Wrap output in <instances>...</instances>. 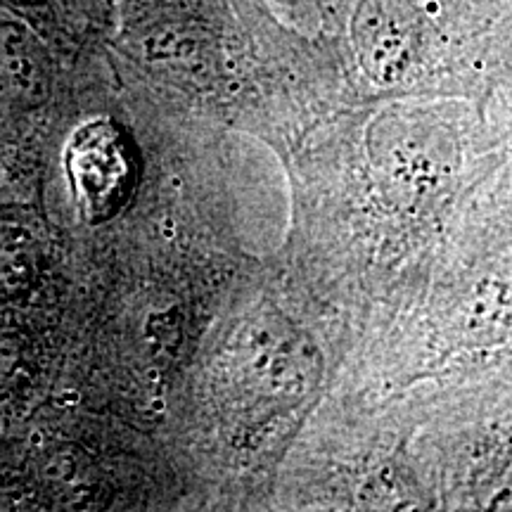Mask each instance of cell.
<instances>
[{"mask_svg":"<svg viewBox=\"0 0 512 512\" xmlns=\"http://www.w3.org/2000/svg\"><path fill=\"white\" fill-rule=\"evenodd\" d=\"M316 349L278 320L249 323L228 351L233 382L249 401H297L316 384Z\"/></svg>","mask_w":512,"mask_h":512,"instance_id":"6da1fadb","label":"cell"},{"mask_svg":"<svg viewBox=\"0 0 512 512\" xmlns=\"http://www.w3.org/2000/svg\"><path fill=\"white\" fill-rule=\"evenodd\" d=\"M67 171L88 221H107L124 207L136 183V155L112 121H91L69 140Z\"/></svg>","mask_w":512,"mask_h":512,"instance_id":"7a4b0ae2","label":"cell"}]
</instances>
